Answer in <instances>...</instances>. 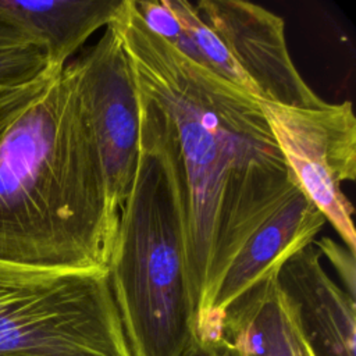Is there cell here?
Listing matches in <instances>:
<instances>
[{
    "mask_svg": "<svg viewBox=\"0 0 356 356\" xmlns=\"http://www.w3.org/2000/svg\"><path fill=\"white\" fill-rule=\"evenodd\" d=\"M25 43H36L21 28L0 15V49Z\"/></svg>",
    "mask_w": 356,
    "mask_h": 356,
    "instance_id": "16",
    "label": "cell"
},
{
    "mask_svg": "<svg viewBox=\"0 0 356 356\" xmlns=\"http://www.w3.org/2000/svg\"><path fill=\"white\" fill-rule=\"evenodd\" d=\"M222 337L239 356H316L295 323L277 275L253 285L227 307Z\"/></svg>",
    "mask_w": 356,
    "mask_h": 356,
    "instance_id": "11",
    "label": "cell"
},
{
    "mask_svg": "<svg viewBox=\"0 0 356 356\" xmlns=\"http://www.w3.org/2000/svg\"><path fill=\"white\" fill-rule=\"evenodd\" d=\"M47 68L46 51L39 43L0 49V88L31 81Z\"/></svg>",
    "mask_w": 356,
    "mask_h": 356,
    "instance_id": "13",
    "label": "cell"
},
{
    "mask_svg": "<svg viewBox=\"0 0 356 356\" xmlns=\"http://www.w3.org/2000/svg\"><path fill=\"white\" fill-rule=\"evenodd\" d=\"M125 0H0V15L42 44L47 65L61 70L85 40L110 25Z\"/></svg>",
    "mask_w": 356,
    "mask_h": 356,
    "instance_id": "10",
    "label": "cell"
},
{
    "mask_svg": "<svg viewBox=\"0 0 356 356\" xmlns=\"http://www.w3.org/2000/svg\"><path fill=\"white\" fill-rule=\"evenodd\" d=\"M182 356H239L235 348L221 335L213 339H192Z\"/></svg>",
    "mask_w": 356,
    "mask_h": 356,
    "instance_id": "15",
    "label": "cell"
},
{
    "mask_svg": "<svg viewBox=\"0 0 356 356\" xmlns=\"http://www.w3.org/2000/svg\"><path fill=\"white\" fill-rule=\"evenodd\" d=\"M312 243L278 271L277 282L316 356H355V299L325 273Z\"/></svg>",
    "mask_w": 356,
    "mask_h": 356,
    "instance_id": "9",
    "label": "cell"
},
{
    "mask_svg": "<svg viewBox=\"0 0 356 356\" xmlns=\"http://www.w3.org/2000/svg\"><path fill=\"white\" fill-rule=\"evenodd\" d=\"M111 25L132 67L139 117L172 168L195 337L236 253L299 185L256 97L152 32L131 0Z\"/></svg>",
    "mask_w": 356,
    "mask_h": 356,
    "instance_id": "1",
    "label": "cell"
},
{
    "mask_svg": "<svg viewBox=\"0 0 356 356\" xmlns=\"http://www.w3.org/2000/svg\"><path fill=\"white\" fill-rule=\"evenodd\" d=\"M299 188L356 254L353 206L342 191L356 179V118L352 103L291 107L257 100Z\"/></svg>",
    "mask_w": 356,
    "mask_h": 356,
    "instance_id": "5",
    "label": "cell"
},
{
    "mask_svg": "<svg viewBox=\"0 0 356 356\" xmlns=\"http://www.w3.org/2000/svg\"><path fill=\"white\" fill-rule=\"evenodd\" d=\"M0 356H132L107 270L0 261Z\"/></svg>",
    "mask_w": 356,
    "mask_h": 356,
    "instance_id": "4",
    "label": "cell"
},
{
    "mask_svg": "<svg viewBox=\"0 0 356 356\" xmlns=\"http://www.w3.org/2000/svg\"><path fill=\"white\" fill-rule=\"evenodd\" d=\"M78 61L110 200L118 213L139 159V108L132 67L111 24Z\"/></svg>",
    "mask_w": 356,
    "mask_h": 356,
    "instance_id": "6",
    "label": "cell"
},
{
    "mask_svg": "<svg viewBox=\"0 0 356 356\" xmlns=\"http://www.w3.org/2000/svg\"><path fill=\"white\" fill-rule=\"evenodd\" d=\"M193 6L249 79L257 100L305 108L327 103L296 70L280 15L243 0H200Z\"/></svg>",
    "mask_w": 356,
    "mask_h": 356,
    "instance_id": "7",
    "label": "cell"
},
{
    "mask_svg": "<svg viewBox=\"0 0 356 356\" xmlns=\"http://www.w3.org/2000/svg\"><path fill=\"white\" fill-rule=\"evenodd\" d=\"M325 222L323 213L296 188L236 253L217 289L207 323L193 339L221 337L227 307L253 285L277 275L295 253L313 243Z\"/></svg>",
    "mask_w": 356,
    "mask_h": 356,
    "instance_id": "8",
    "label": "cell"
},
{
    "mask_svg": "<svg viewBox=\"0 0 356 356\" xmlns=\"http://www.w3.org/2000/svg\"><path fill=\"white\" fill-rule=\"evenodd\" d=\"M317 249L320 253H324L338 270V274L345 282V291L355 299V254L350 253L346 246L341 248L330 238H323L318 241Z\"/></svg>",
    "mask_w": 356,
    "mask_h": 356,
    "instance_id": "14",
    "label": "cell"
},
{
    "mask_svg": "<svg viewBox=\"0 0 356 356\" xmlns=\"http://www.w3.org/2000/svg\"><path fill=\"white\" fill-rule=\"evenodd\" d=\"M107 275L132 356H182L193 339L179 196L167 153L139 117V159L118 211Z\"/></svg>",
    "mask_w": 356,
    "mask_h": 356,
    "instance_id": "3",
    "label": "cell"
},
{
    "mask_svg": "<svg viewBox=\"0 0 356 356\" xmlns=\"http://www.w3.org/2000/svg\"><path fill=\"white\" fill-rule=\"evenodd\" d=\"M145 25L192 63L256 97V92L213 29L185 0H131Z\"/></svg>",
    "mask_w": 356,
    "mask_h": 356,
    "instance_id": "12",
    "label": "cell"
},
{
    "mask_svg": "<svg viewBox=\"0 0 356 356\" xmlns=\"http://www.w3.org/2000/svg\"><path fill=\"white\" fill-rule=\"evenodd\" d=\"M117 221L78 58L0 88V261L107 270Z\"/></svg>",
    "mask_w": 356,
    "mask_h": 356,
    "instance_id": "2",
    "label": "cell"
}]
</instances>
